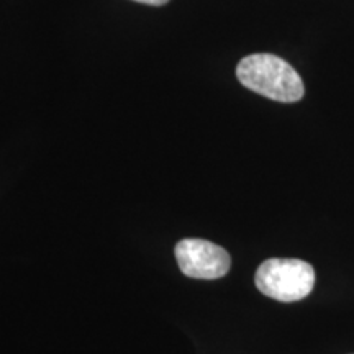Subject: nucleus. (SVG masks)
<instances>
[{
    "label": "nucleus",
    "instance_id": "obj_3",
    "mask_svg": "<svg viewBox=\"0 0 354 354\" xmlns=\"http://www.w3.org/2000/svg\"><path fill=\"white\" fill-rule=\"evenodd\" d=\"M176 259L184 276L205 281L227 276L232 268V258L227 250L198 238H187L177 243Z\"/></svg>",
    "mask_w": 354,
    "mask_h": 354
},
{
    "label": "nucleus",
    "instance_id": "obj_4",
    "mask_svg": "<svg viewBox=\"0 0 354 354\" xmlns=\"http://www.w3.org/2000/svg\"><path fill=\"white\" fill-rule=\"evenodd\" d=\"M133 2H140V3H146V6L159 7V6H165V3L169 2V0H133Z\"/></svg>",
    "mask_w": 354,
    "mask_h": 354
},
{
    "label": "nucleus",
    "instance_id": "obj_2",
    "mask_svg": "<svg viewBox=\"0 0 354 354\" xmlns=\"http://www.w3.org/2000/svg\"><path fill=\"white\" fill-rule=\"evenodd\" d=\"M261 294L277 302H299L315 286V271L302 259L272 258L259 266L254 276Z\"/></svg>",
    "mask_w": 354,
    "mask_h": 354
},
{
    "label": "nucleus",
    "instance_id": "obj_1",
    "mask_svg": "<svg viewBox=\"0 0 354 354\" xmlns=\"http://www.w3.org/2000/svg\"><path fill=\"white\" fill-rule=\"evenodd\" d=\"M236 77L250 91L282 104H294L305 94L297 71L282 57L269 53L243 57L236 66Z\"/></svg>",
    "mask_w": 354,
    "mask_h": 354
}]
</instances>
